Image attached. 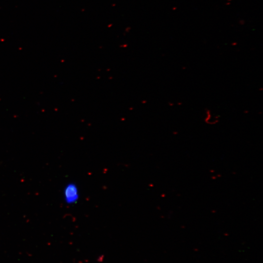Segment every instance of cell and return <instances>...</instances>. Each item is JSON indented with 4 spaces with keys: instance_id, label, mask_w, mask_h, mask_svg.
Returning a JSON list of instances; mask_svg holds the SVG:
<instances>
[{
    "instance_id": "obj_1",
    "label": "cell",
    "mask_w": 263,
    "mask_h": 263,
    "mask_svg": "<svg viewBox=\"0 0 263 263\" xmlns=\"http://www.w3.org/2000/svg\"><path fill=\"white\" fill-rule=\"evenodd\" d=\"M64 199L66 203L72 204L78 200L79 194L76 185L74 183H69L64 190Z\"/></svg>"
}]
</instances>
